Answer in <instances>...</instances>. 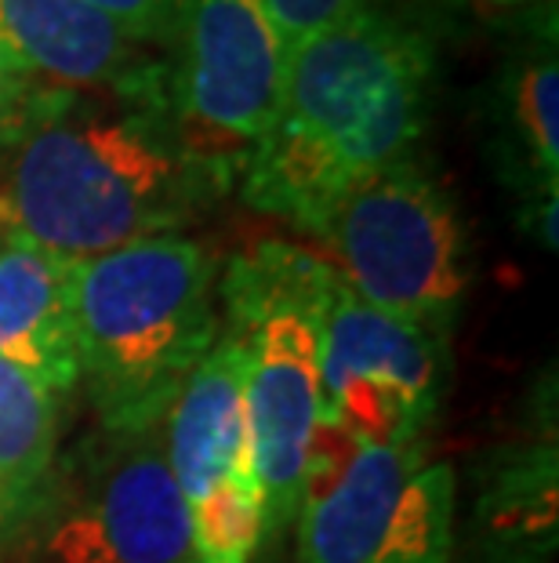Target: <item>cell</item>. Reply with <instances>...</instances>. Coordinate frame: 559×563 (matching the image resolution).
Here are the masks:
<instances>
[{"instance_id": "cell-1", "label": "cell", "mask_w": 559, "mask_h": 563, "mask_svg": "<svg viewBox=\"0 0 559 563\" xmlns=\"http://www.w3.org/2000/svg\"><path fill=\"white\" fill-rule=\"evenodd\" d=\"M236 183L189 146L168 91H58L0 150V225L66 262L182 233Z\"/></svg>"}, {"instance_id": "cell-2", "label": "cell", "mask_w": 559, "mask_h": 563, "mask_svg": "<svg viewBox=\"0 0 559 563\" xmlns=\"http://www.w3.org/2000/svg\"><path fill=\"white\" fill-rule=\"evenodd\" d=\"M433 66L429 33L374 4L291 44L277 113L236 178L244 203L313 233L356 183L414 157Z\"/></svg>"}, {"instance_id": "cell-3", "label": "cell", "mask_w": 559, "mask_h": 563, "mask_svg": "<svg viewBox=\"0 0 559 563\" xmlns=\"http://www.w3.org/2000/svg\"><path fill=\"white\" fill-rule=\"evenodd\" d=\"M219 262L182 233L74 262L77 386L105 433L164 422L222 334Z\"/></svg>"}, {"instance_id": "cell-4", "label": "cell", "mask_w": 559, "mask_h": 563, "mask_svg": "<svg viewBox=\"0 0 559 563\" xmlns=\"http://www.w3.org/2000/svg\"><path fill=\"white\" fill-rule=\"evenodd\" d=\"M338 273L299 244L241 251L219 277L222 328L244 350L247 459L258 487L261 542L299 520L320 433V350Z\"/></svg>"}, {"instance_id": "cell-5", "label": "cell", "mask_w": 559, "mask_h": 563, "mask_svg": "<svg viewBox=\"0 0 559 563\" xmlns=\"http://www.w3.org/2000/svg\"><path fill=\"white\" fill-rule=\"evenodd\" d=\"M342 284L389 317L455 334L472 266L469 236L444 183L418 157L342 194L313 225Z\"/></svg>"}, {"instance_id": "cell-6", "label": "cell", "mask_w": 559, "mask_h": 563, "mask_svg": "<svg viewBox=\"0 0 559 563\" xmlns=\"http://www.w3.org/2000/svg\"><path fill=\"white\" fill-rule=\"evenodd\" d=\"M458 476L429 440L356 448L299 512V563H455Z\"/></svg>"}, {"instance_id": "cell-7", "label": "cell", "mask_w": 559, "mask_h": 563, "mask_svg": "<svg viewBox=\"0 0 559 563\" xmlns=\"http://www.w3.org/2000/svg\"><path fill=\"white\" fill-rule=\"evenodd\" d=\"M447 375L450 334L389 317L335 280L320 350V426L353 448L429 440Z\"/></svg>"}, {"instance_id": "cell-8", "label": "cell", "mask_w": 559, "mask_h": 563, "mask_svg": "<svg viewBox=\"0 0 559 563\" xmlns=\"http://www.w3.org/2000/svg\"><path fill=\"white\" fill-rule=\"evenodd\" d=\"M168 102L200 157L241 178L280 102L288 44L261 0H182Z\"/></svg>"}, {"instance_id": "cell-9", "label": "cell", "mask_w": 559, "mask_h": 563, "mask_svg": "<svg viewBox=\"0 0 559 563\" xmlns=\"http://www.w3.org/2000/svg\"><path fill=\"white\" fill-rule=\"evenodd\" d=\"M66 495L44 549L55 563H200L182 490L164 451V422L142 433H105L88 462L66 473Z\"/></svg>"}, {"instance_id": "cell-10", "label": "cell", "mask_w": 559, "mask_h": 563, "mask_svg": "<svg viewBox=\"0 0 559 563\" xmlns=\"http://www.w3.org/2000/svg\"><path fill=\"white\" fill-rule=\"evenodd\" d=\"M164 451L197 560L251 563L261 549V509L247 459L244 350L225 328L164 415Z\"/></svg>"}, {"instance_id": "cell-11", "label": "cell", "mask_w": 559, "mask_h": 563, "mask_svg": "<svg viewBox=\"0 0 559 563\" xmlns=\"http://www.w3.org/2000/svg\"><path fill=\"white\" fill-rule=\"evenodd\" d=\"M0 47L55 91H168V66L80 0H0Z\"/></svg>"}, {"instance_id": "cell-12", "label": "cell", "mask_w": 559, "mask_h": 563, "mask_svg": "<svg viewBox=\"0 0 559 563\" xmlns=\"http://www.w3.org/2000/svg\"><path fill=\"white\" fill-rule=\"evenodd\" d=\"M0 361L52 389H77L74 262L8 233L0 236Z\"/></svg>"}, {"instance_id": "cell-13", "label": "cell", "mask_w": 559, "mask_h": 563, "mask_svg": "<svg viewBox=\"0 0 559 563\" xmlns=\"http://www.w3.org/2000/svg\"><path fill=\"white\" fill-rule=\"evenodd\" d=\"M480 563H545L556 545V440L519 443L476 501Z\"/></svg>"}, {"instance_id": "cell-14", "label": "cell", "mask_w": 559, "mask_h": 563, "mask_svg": "<svg viewBox=\"0 0 559 563\" xmlns=\"http://www.w3.org/2000/svg\"><path fill=\"white\" fill-rule=\"evenodd\" d=\"M66 400L37 375L0 361V490L22 517L41 512L52 487Z\"/></svg>"}, {"instance_id": "cell-15", "label": "cell", "mask_w": 559, "mask_h": 563, "mask_svg": "<svg viewBox=\"0 0 559 563\" xmlns=\"http://www.w3.org/2000/svg\"><path fill=\"white\" fill-rule=\"evenodd\" d=\"M508 128L519 142L538 197H556L559 172V69L556 55H530L505 80Z\"/></svg>"}, {"instance_id": "cell-16", "label": "cell", "mask_w": 559, "mask_h": 563, "mask_svg": "<svg viewBox=\"0 0 559 563\" xmlns=\"http://www.w3.org/2000/svg\"><path fill=\"white\" fill-rule=\"evenodd\" d=\"M58 99L55 88L33 80L4 47H0V150L15 146L41 113Z\"/></svg>"}, {"instance_id": "cell-17", "label": "cell", "mask_w": 559, "mask_h": 563, "mask_svg": "<svg viewBox=\"0 0 559 563\" xmlns=\"http://www.w3.org/2000/svg\"><path fill=\"white\" fill-rule=\"evenodd\" d=\"M102 19H110L116 30L142 47L171 44L182 15V0H80Z\"/></svg>"}, {"instance_id": "cell-18", "label": "cell", "mask_w": 559, "mask_h": 563, "mask_svg": "<svg viewBox=\"0 0 559 563\" xmlns=\"http://www.w3.org/2000/svg\"><path fill=\"white\" fill-rule=\"evenodd\" d=\"M272 19V26L283 37V44H299L313 33L335 26V22L356 15L371 0H261Z\"/></svg>"}, {"instance_id": "cell-19", "label": "cell", "mask_w": 559, "mask_h": 563, "mask_svg": "<svg viewBox=\"0 0 559 563\" xmlns=\"http://www.w3.org/2000/svg\"><path fill=\"white\" fill-rule=\"evenodd\" d=\"M19 520H22V512H19L15 506H11L8 495H4V490H0V534L11 531V527H15Z\"/></svg>"}, {"instance_id": "cell-20", "label": "cell", "mask_w": 559, "mask_h": 563, "mask_svg": "<svg viewBox=\"0 0 559 563\" xmlns=\"http://www.w3.org/2000/svg\"><path fill=\"white\" fill-rule=\"evenodd\" d=\"M491 8H516V4H538V0H483Z\"/></svg>"}, {"instance_id": "cell-21", "label": "cell", "mask_w": 559, "mask_h": 563, "mask_svg": "<svg viewBox=\"0 0 559 563\" xmlns=\"http://www.w3.org/2000/svg\"><path fill=\"white\" fill-rule=\"evenodd\" d=\"M0 236H4V225H0Z\"/></svg>"}]
</instances>
